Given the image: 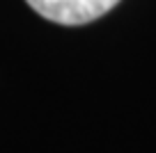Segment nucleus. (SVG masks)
I'll return each instance as SVG.
<instances>
[{"label":"nucleus","instance_id":"nucleus-1","mask_svg":"<svg viewBox=\"0 0 156 153\" xmlns=\"http://www.w3.org/2000/svg\"><path fill=\"white\" fill-rule=\"evenodd\" d=\"M39 16L60 25H85L101 19L119 0H25Z\"/></svg>","mask_w":156,"mask_h":153}]
</instances>
